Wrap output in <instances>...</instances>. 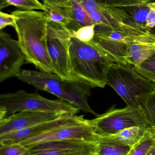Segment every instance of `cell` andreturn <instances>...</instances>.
I'll list each match as a JSON object with an SVG mask.
<instances>
[{"mask_svg":"<svg viewBox=\"0 0 155 155\" xmlns=\"http://www.w3.org/2000/svg\"><path fill=\"white\" fill-rule=\"evenodd\" d=\"M135 68L139 74L155 82V54L139 67Z\"/></svg>","mask_w":155,"mask_h":155,"instance_id":"cb8c5ba5","label":"cell"},{"mask_svg":"<svg viewBox=\"0 0 155 155\" xmlns=\"http://www.w3.org/2000/svg\"><path fill=\"white\" fill-rule=\"evenodd\" d=\"M95 24L87 25L72 32V36L81 41L87 42L93 40L95 35Z\"/></svg>","mask_w":155,"mask_h":155,"instance_id":"d4e9b609","label":"cell"},{"mask_svg":"<svg viewBox=\"0 0 155 155\" xmlns=\"http://www.w3.org/2000/svg\"><path fill=\"white\" fill-rule=\"evenodd\" d=\"M16 18L14 15L0 12V30H2L6 26H11L15 28Z\"/></svg>","mask_w":155,"mask_h":155,"instance_id":"484cf974","label":"cell"},{"mask_svg":"<svg viewBox=\"0 0 155 155\" xmlns=\"http://www.w3.org/2000/svg\"><path fill=\"white\" fill-rule=\"evenodd\" d=\"M15 28L26 62L41 71L54 73L47 45L48 21L44 12L16 10Z\"/></svg>","mask_w":155,"mask_h":155,"instance_id":"6da1fadb","label":"cell"},{"mask_svg":"<svg viewBox=\"0 0 155 155\" xmlns=\"http://www.w3.org/2000/svg\"><path fill=\"white\" fill-rule=\"evenodd\" d=\"M12 5L22 11H44L43 3L39 0H0V10Z\"/></svg>","mask_w":155,"mask_h":155,"instance_id":"ffe728a7","label":"cell"},{"mask_svg":"<svg viewBox=\"0 0 155 155\" xmlns=\"http://www.w3.org/2000/svg\"><path fill=\"white\" fill-rule=\"evenodd\" d=\"M146 155H155V144Z\"/></svg>","mask_w":155,"mask_h":155,"instance_id":"83f0119b","label":"cell"},{"mask_svg":"<svg viewBox=\"0 0 155 155\" xmlns=\"http://www.w3.org/2000/svg\"><path fill=\"white\" fill-rule=\"evenodd\" d=\"M71 31L60 25L48 23L47 45L54 73L63 79L74 78L72 75L69 48Z\"/></svg>","mask_w":155,"mask_h":155,"instance_id":"ba28073f","label":"cell"},{"mask_svg":"<svg viewBox=\"0 0 155 155\" xmlns=\"http://www.w3.org/2000/svg\"><path fill=\"white\" fill-rule=\"evenodd\" d=\"M155 54V35L149 31L130 35L127 41L126 65L139 67Z\"/></svg>","mask_w":155,"mask_h":155,"instance_id":"9a60e30c","label":"cell"},{"mask_svg":"<svg viewBox=\"0 0 155 155\" xmlns=\"http://www.w3.org/2000/svg\"><path fill=\"white\" fill-rule=\"evenodd\" d=\"M135 98L136 107L140 109L150 127L155 128V90Z\"/></svg>","mask_w":155,"mask_h":155,"instance_id":"ac0fdd59","label":"cell"},{"mask_svg":"<svg viewBox=\"0 0 155 155\" xmlns=\"http://www.w3.org/2000/svg\"><path fill=\"white\" fill-rule=\"evenodd\" d=\"M84 115H65L61 118L0 135V145L21 143L56 127L85 120Z\"/></svg>","mask_w":155,"mask_h":155,"instance_id":"4fadbf2b","label":"cell"},{"mask_svg":"<svg viewBox=\"0 0 155 155\" xmlns=\"http://www.w3.org/2000/svg\"><path fill=\"white\" fill-rule=\"evenodd\" d=\"M24 111H42L61 114H76L78 108L61 100H51L37 93L20 90L0 95V119Z\"/></svg>","mask_w":155,"mask_h":155,"instance_id":"5b68a950","label":"cell"},{"mask_svg":"<svg viewBox=\"0 0 155 155\" xmlns=\"http://www.w3.org/2000/svg\"><path fill=\"white\" fill-rule=\"evenodd\" d=\"M148 5L150 8L155 9V2H149L148 3Z\"/></svg>","mask_w":155,"mask_h":155,"instance_id":"f1b7e54d","label":"cell"},{"mask_svg":"<svg viewBox=\"0 0 155 155\" xmlns=\"http://www.w3.org/2000/svg\"><path fill=\"white\" fill-rule=\"evenodd\" d=\"M155 26V9L150 8V11L147 19V27L149 30Z\"/></svg>","mask_w":155,"mask_h":155,"instance_id":"4316f807","label":"cell"},{"mask_svg":"<svg viewBox=\"0 0 155 155\" xmlns=\"http://www.w3.org/2000/svg\"><path fill=\"white\" fill-rule=\"evenodd\" d=\"M65 115L42 111L18 112L0 119V135L56 120Z\"/></svg>","mask_w":155,"mask_h":155,"instance_id":"5bb4252c","label":"cell"},{"mask_svg":"<svg viewBox=\"0 0 155 155\" xmlns=\"http://www.w3.org/2000/svg\"><path fill=\"white\" fill-rule=\"evenodd\" d=\"M96 134L100 137H108L129 127H137L143 128L150 127L140 109L127 106L116 108V105L106 113L90 120Z\"/></svg>","mask_w":155,"mask_h":155,"instance_id":"52a82bcc","label":"cell"},{"mask_svg":"<svg viewBox=\"0 0 155 155\" xmlns=\"http://www.w3.org/2000/svg\"><path fill=\"white\" fill-rule=\"evenodd\" d=\"M147 128L129 127L113 135L100 137L98 142L132 147L142 138Z\"/></svg>","mask_w":155,"mask_h":155,"instance_id":"e0dca14e","label":"cell"},{"mask_svg":"<svg viewBox=\"0 0 155 155\" xmlns=\"http://www.w3.org/2000/svg\"><path fill=\"white\" fill-rule=\"evenodd\" d=\"M96 143L76 140L52 141L29 148L31 155H97Z\"/></svg>","mask_w":155,"mask_h":155,"instance_id":"7c38bea8","label":"cell"},{"mask_svg":"<svg viewBox=\"0 0 155 155\" xmlns=\"http://www.w3.org/2000/svg\"><path fill=\"white\" fill-rule=\"evenodd\" d=\"M0 155H31L29 149L21 143L0 145Z\"/></svg>","mask_w":155,"mask_h":155,"instance_id":"603a6c76","label":"cell"},{"mask_svg":"<svg viewBox=\"0 0 155 155\" xmlns=\"http://www.w3.org/2000/svg\"><path fill=\"white\" fill-rule=\"evenodd\" d=\"M106 85L123 98L127 106L136 107V97L155 90V82L139 74L134 67L114 63L107 75Z\"/></svg>","mask_w":155,"mask_h":155,"instance_id":"8992f818","label":"cell"},{"mask_svg":"<svg viewBox=\"0 0 155 155\" xmlns=\"http://www.w3.org/2000/svg\"><path fill=\"white\" fill-rule=\"evenodd\" d=\"M100 137L96 134L90 120L68 124L21 143L29 149L34 145L52 141L76 140L97 143Z\"/></svg>","mask_w":155,"mask_h":155,"instance_id":"9c48e42d","label":"cell"},{"mask_svg":"<svg viewBox=\"0 0 155 155\" xmlns=\"http://www.w3.org/2000/svg\"><path fill=\"white\" fill-rule=\"evenodd\" d=\"M130 35L119 29L96 26L93 40L97 43L115 63L126 65L127 41Z\"/></svg>","mask_w":155,"mask_h":155,"instance_id":"8fae6325","label":"cell"},{"mask_svg":"<svg viewBox=\"0 0 155 155\" xmlns=\"http://www.w3.org/2000/svg\"><path fill=\"white\" fill-rule=\"evenodd\" d=\"M82 5L96 26L124 29L134 26L136 6L146 0H72Z\"/></svg>","mask_w":155,"mask_h":155,"instance_id":"277c9868","label":"cell"},{"mask_svg":"<svg viewBox=\"0 0 155 155\" xmlns=\"http://www.w3.org/2000/svg\"><path fill=\"white\" fill-rule=\"evenodd\" d=\"M155 144V128L149 127L127 155H146Z\"/></svg>","mask_w":155,"mask_h":155,"instance_id":"d6986e66","label":"cell"},{"mask_svg":"<svg viewBox=\"0 0 155 155\" xmlns=\"http://www.w3.org/2000/svg\"><path fill=\"white\" fill-rule=\"evenodd\" d=\"M76 31L79 28L87 25L95 24L89 12L80 4L72 0H70Z\"/></svg>","mask_w":155,"mask_h":155,"instance_id":"44dd1931","label":"cell"},{"mask_svg":"<svg viewBox=\"0 0 155 155\" xmlns=\"http://www.w3.org/2000/svg\"><path fill=\"white\" fill-rule=\"evenodd\" d=\"M25 55L18 40L5 32L0 31V82L17 77L24 64Z\"/></svg>","mask_w":155,"mask_h":155,"instance_id":"30bf717a","label":"cell"},{"mask_svg":"<svg viewBox=\"0 0 155 155\" xmlns=\"http://www.w3.org/2000/svg\"><path fill=\"white\" fill-rule=\"evenodd\" d=\"M42 3L48 23L60 25L72 32L76 31L70 0H43Z\"/></svg>","mask_w":155,"mask_h":155,"instance_id":"2e32d148","label":"cell"},{"mask_svg":"<svg viewBox=\"0 0 155 155\" xmlns=\"http://www.w3.org/2000/svg\"><path fill=\"white\" fill-rule=\"evenodd\" d=\"M18 79L34 87L37 90L51 93L59 99L72 105L80 110L97 116L88 104L91 89L89 83L77 78L63 79L54 73L22 70Z\"/></svg>","mask_w":155,"mask_h":155,"instance_id":"7a4b0ae2","label":"cell"},{"mask_svg":"<svg viewBox=\"0 0 155 155\" xmlns=\"http://www.w3.org/2000/svg\"><path fill=\"white\" fill-rule=\"evenodd\" d=\"M72 75L94 87L106 85L108 71L114 61L95 41L85 42L72 36L69 48Z\"/></svg>","mask_w":155,"mask_h":155,"instance_id":"3957f363","label":"cell"},{"mask_svg":"<svg viewBox=\"0 0 155 155\" xmlns=\"http://www.w3.org/2000/svg\"><path fill=\"white\" fill-rule=\"evenodd\" d=\"M97 155H127L132 147L123 146L105 143L97 141Z\"/></svg>","mask_w":155,"mask_h":155,"instance_id":"7402d4cb","label":"cell"},{"mask_svg":"<svg viewBox=\"0 0 155 155\" xmlns=\"http://www.w3.org/2000/svg\"><path fill=\"white\" fill-rule=\"evenodd\" d=\"M150 31L152 34L155 35V26L154 28H153V29H151Z\"/></svg>","mask_w":155,"mask_h":155,"instance_id":"f546056e","label":"cell"},{"mask_svg":"<svg viewBox=\"0 0 155 155\" xmlns=\"http://www.w3.org/2000/svg\"><path fill=\"white\" fill-rule=\"evenodd\" d=\"M42 1H43V0H42Z\"/></svg>","mask_w":155,"mask_h":155,"instance_id":"4dcf8cb0","label":"cell"}]
</instances>
